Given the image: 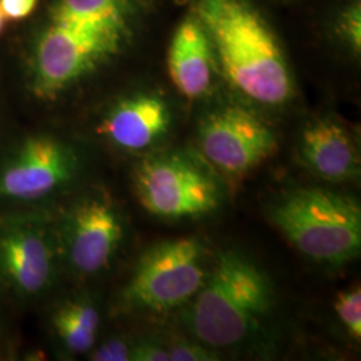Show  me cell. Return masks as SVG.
I'll list each match as a JSON object with an SVG mask.
<instances>
[{
  "label": "cell",
  "mask_w": 361,
  "mask_h": 361,
  "mask_svg": "<svg viewBox=\"0 0 361 361\" xmlns=\"http://www.w3.org/2000/svg\"><path fill=\"white\" fill-rule=\"evenodd\" d=\"M197 292L189 314L195 337L213 348H226L253 335L271 305L268 279L237 252L219 255Z\"/></svg>",
  "instance_id": "cell-3"
},
{
  "label": "cell",
  "mask_w": 361,
  "mask_h": 361,
  "mask_svg": "<svg viewBox=\"0 0 361 361\" xmlns=\"http://www.w3.org/2000/svg\"><path fill=\"white\" fill-rule=\"evenodd\" d=\"M130 360L133 361H170L168 348L153 340H142L131 345Z\"/></svg>",
  "instance_id": "cell-20"
},
{
  "label": "cell",
  "mask_w": 361,
  "mask_h": 361,
  "mask_svg": "<svg viewBox=\"0 0 361 361\" xmlns=\"http://www.w3.org/2000/svg\"><path fill=\"white\" fill-rule=\"evenodd\" d=\"M273 224L304 256L340 265L361 249V209L348 197L319 188L284 195L271 209Z\"/></svg>",
  "instance_id": "cell-4"
},
{
  "label": "cell",
  "mask_w": 361,
  "mask_h": 361,
  "mask_svg": "<svg viewBox=\"0 0 361 361\" xmlns=\"http://www.w3.org/2000/svg\"><path fill=\"white\" fill-rule=\"evenodd\" d=\"M133 180L143 209L161 219H198L221 202L216 180L186 155L149 157L134 169Z\"/></svg>",
  "instance_id": "cell-7"
},
{
  "label": "cell",
  "mask_w": 361,
  "mask_h": 361,
  "mask_svg": "<svg viewBox=\"0 0 361 361\" xmlns=\"http://www.w3.org/2000/svg\"><path fill=\"white\" fill-rule=\"evenodd\" d=\"M193 13L233 89L264 106H281L293 98V75L280 40L252 1L195 0Z\"/></svg>",
  "instance_id": "cell-2"
},
{
  "label": "cell",
  "mask_w": 361,
  "mask_h": 361,
  "mask_svg": "<svg viewBox=\"0 0 361 361\" xmlns=\"http://www.w3.org/2000/svg\"><path fill=\"white\" fill-rule=\"evenodd\" d=\"M171 113L168 102L150 91L119 98L101 118L97 133L126 152H142L168 134Z\"/></svg>",
  "instance_id": "cell-11"
},
{
  "label": "cell",
  "mask_w": 361,
  "mask_h": 361,
  "mask_svg": "<svg viewBox=\"0 0 361 361\" xmlns=\"http://www.w3.org/2000/svg\"><path fill=\"white\" fill-rule=\"evenodd\" d=\"M170 361H212L217 360V355L204 345L190 341L174 343L168 348Z\"/></svg>",
  "instance_id": "cell-17"
},
{
  "label": "cell",
  "mask_w": 361,
  "mask_h": 361,
  "mask_svg": "<svg viewBox=\"0 0 361 361\" xmlns=\"http://www.w3.org/2000/svg\"><path fill=\"white\" fill-rule=\"evenodd\" d=\"M198 141L216 168L235 176L257 168L279 149L274 130L238 104L210 111L200 125Z\"/></svg>",
  "instance_id": "cell-9"
},
{
  "label": "cell",
  "mask_w": 361,
  "mask_h": 361,
  "mask_svg": "<svg viewBox=\"0 0 361 361\" xmlns=\"http://www.w3.org/2000/svg\"><path fill=\"white\" fill-rule=\"evenodd\" d=\"M61 257L56 225L32 212L0 219V290L31 300L55 283Z\"/></svg>",
  "instance_id": "cell-6"
},
{
  "label": "cell",
  "mask_w": 361,
  "mask_h": 361,
  "mask_svg": "<svg viewBox=\"0 0 361 361\" xmlns=\"http://www.w3.org/2000/svg\"><path fill=\"white\" fill-rule=\"evenodd\" d=\"M204 246L194 238L165 241L140 258L122 292L128 310L162 313L197 295L207 280Z\"/></svg>",
  "instance_id": "cell-5"
},
{
  "label": "cell",
  "mask_w": 361,
  "mask_h": 361,
  "mask_svg": "<svg viewBox=\"0 0 361 361\" xmlns=\"http://www.w3.org/2000/svg\"><path fill=\"white\" fill-rule=\"evenodd\" d=\"M147 0H47L25 49L27 89L55 102L123 55L137 38Z\"/></svg>",
  "instance_id": "cell-1"
},
{
  "label": "cell",
  "mask_w": 361,
  "mask_h": 361,
  "mask_svg": "<svg viewBox=\"0 0 361 361\" xmlns=\"http://www.w3.org/2000/svg\"><path fill=\"white\" fill-rule=\"evenodd\" d=\"M166 62L171 83L188 99H198L212 89L217 62L209 35L194 13L176 28Z\"/></svg>",
  "instance_id": "cell-13"
},
{
  "label": "cell",
  "mask_w": 361,
  "mask_h": 361,
  "mask_svg": "<svg viewBox=\"0 0 361 361\" xmlns=\"http://www.w3.org/2000/svg\"><path fill=\"white\" fill-rule=\"evenodd\" d=\"M90 360L129 361L131 345L122 338H110L99 347L91 349Z\"/></svg>",
  "instance_id": "cell-18"
},
{
  "label": "cell",
  "mask_w": 361,
  "mask_h": 361,
  "mask_svg": "<svg viewBox=\"0 0 361 361\" xmlns=\"http://www.w3.org/2000/svg\"><path fill=\"white\" fill-rule=\"evenodd\" d=\"M61 256L73 271L94 276L104 271L123 240V222L113 201L90 194L77 201L56 225Z\"/></svg>",
  "instance_id": "cell-10"
},
{
  "label": "cell",
  "mask_w": 361,
  "mask_h": 361,
  "mask_svg": "<svg viewBox=\"0 0 361 361\" xmlns=\"http://www.w3.org/2000/svg\"><path fill=\"white\" fill-rule=\"evenodd\" d=\"M335 32L350 51L359 55L361 51L360 0H352L336 18Z\"/></svg>",
  "instance_id": "cell-15"
},
{
  "label": "cell",
  "mask_w": 361,
  "mask_h": 361,
  "mask_svg": "<svg viewBox=\"0 0 361 361\" xmlns=\"http://www.w3.org/2000/svg\"><path fill=\"white\" fill-rule=\"evenodd\" d=\"M6 18H4V15L1 13V10H0V35H1V32L4 31V26H6Z\"/></svg>",
  "instance_id": "cell-21"
},
{
  "label": "cell",
  "mask_w": 361,
  "mask_h": 361,
  "mask_svg": "<svg viewBox=\"0 0 361 361\" xmlns=\"http://www.w3.org/2000/svg\"><path fill=\"white\" fill-rule=\"evenodd\" d=\"M99 325V312L87 298L66 300L52 312L54 335L71 355H85L95 347Z\"/></svg>",
  "instance_id": "cell-14"
},
{
  "label": "cell",
  "mask_w": 361,
  "mask_h": 361,
  "mask_svg": "<svg viewBox=\"0 0 361 361\" xmlns=\"http://www.w3.org/2000/svg\"><path fill=\"white\" fill-rule=\"evenodd\" d=\"M40 0H0V10L7 22H20L39 8Z\"/></svg>",
  "instance_id": "cell-19"
},
{
  "label": "cell",
  "mask_w": 361,
  "mask_h": 361,
  "mask_svg": "<svg viewBox=\"0 0 361 361\" xmlns=\"http://www.w3.org/2000/svg\"><path fill=\"white\" fill-rule=\"evenodd\" d=\"M79 164L77 150L63 140L31 134L0 161V202L44 201L73 182Z\"/></svg>",
  "instance_id": "cell-8"
},
{
  "label": "cell",
  "mask_w": 361,
  "mask_h": 361,
  "mask_svg": "<svg viewBox=\"0 0 361 361\" xmlns=\"http://www.w3.org/2000/svg\"><path fill=\"white\" fill-rule=\"evenodd\" d=\"M335 310L340 322L355 338L361 337V290L352 288L338 293L335 300Z\"/></svg>",
  "instance_id": "cell-16"
},
{
  "label": "cell",
  "mask_w": 361,
  "mask_h": 361,
  "mask_svg": "<svg viewBox=\"0 0 361 361\" xmlns=\"http://www.w3.org/2000/svg\"><path fill=\"white\" fill-rule=\"evenodd\" d=\"M301 162L314 176L331 180H355L360 174V154L352 135L334 118H319L305 126L300 138Z\"/></svg>",
  "instance_id": "cell-12"
}]
</instances>
